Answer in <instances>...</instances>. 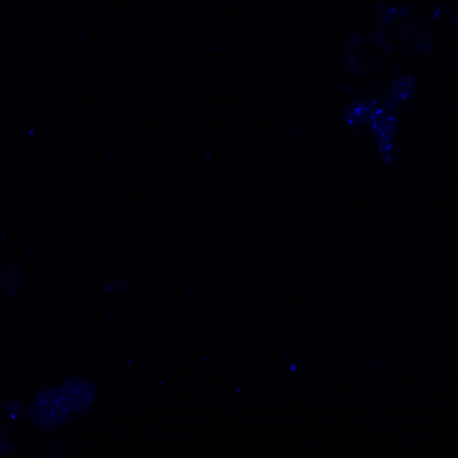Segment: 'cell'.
<instances>
[{"label":"cell","mask_w":458,"mask_h":458,"mask_svg":"<svg viewBox=\"0 0 458 458\" xmlns=\"http://www.w3.org/2000/svg\"><path fill=\"white\" fill-rule=\"evenodd\" d=\"M26 413L31 422L44 433L62 426L72 414L62 400L58 388L39 392Z\"/></svg>","instance_id":"6da1fadb"},{"label":"cell","mask_w":458,"mask_h":458,"mask_svg":"<svg viewBox=\"0 0 458 458\" xmlns=\"http://www.w3.org/2000/svg\"><path fill=\"white\" fill-rule=\"evenodd\" d=\"M58 390L62 400L72 414L87 409L96 396L95 385L88 379L81 377L65 379L58 387Z\"/></svg>","instance_id":"7a4b0ae2"},{"label":"cell","mask_w":458,"mask_h":458,"mask_svg":"<svg viewBox=\"0 0 458 458\" xmlns=\"http://www.w3.org/2000/svg\"><path fill=\"white\" fill-rule=\"evenodd\" d=\"M369 123L372 134L378 141L392 140L393 135L398 129L397 119L381 108L373 110Z\"/></svg>","instance_id":"3957f363"},{"label":"cell","mask_w":458,"mask_h":458,"mask_svg":"<svg viewBox=\"0 0 458 458\" xmlns=\"http://www.w3.org/2000/svg\"><path fill=\"white\" fill-rule=\"evenodd\" d=\"M22 268L18 264L11 263L5 266L1 273V296L4 301L13 300L22 280Z\"/></svg>","instance_id":"277c9868"},{"label":"cell","mask_w":458,"mask_h":458,"mask_svg":"<svg viewBox=\"0 0 458 458\" xmlns=\"http://www.w3.org/2000/svg\"><path fill=\"white\" fill-rule=\"evenodd\" d=\"M378 101L375 100L351 103L345 111L346 122L350 126L360 125L369 122L373 110L378 108Z\"/></svg>","instance_id":"5b68a950"},{"label":"cell","mask_w":458,"mask_h":458,"mask_svg":"<svg viewBox=\"0 0 458 458\" xmlns=\"http://www.w3.org/2000/svg\"><path fill=\"white\" fill-rule=\"evenodd\" d=\"M416 90V78L412 76H403L396 78L391 84L389 92L391 97L397 99L400 102L411 100Z\"/></svg>","instance_id":"8992f818"},{"label":"cell","mask_w":458,"mask_h":458,"mask_svg":"<svg viewBox=\"0 0 458 458\" xmlns=\"http://www.w3.org/2000/svg\"><path fill=\"white\" fill-rule=\"evenodd\" d=\"M414 13V10L408 7L393 5V6L389 7L387 11L384 15L379 16L377 23H378V26H380L381 28H385L395 18L406 16H413Z\"/></svg>","instance_id":"52a82bcc"},{"label":"cell","mask_w":458,"mask_h":458,"mask_svg":"<svg viewBox=\"0 0 458 458\" xmlns=\"http://www.w3.org/2000/svg\"><path fill=\"white\" fill-rule=\"evenodd\" d=\"M65 456L64 446L55 441L48 443L43 452L39 453V457L42 458H63Z\"/></svg>","instance_id":"ba28073f"},{"label":"cell","mask_w":458,"mask_h":458,"mask_svg":"<svg viewBox=\"0 0 458 458\" xmlns=\"http://www.w3.org/2000/svg\"><path fill=\"white\" fill-rule=\"evenodd\" d=\"M3 410L6 412L11 419H16L20 415L24 414L25 410L23 409L22 404L18 401H3L2 403Z\"/></svg>","instance_id":"9c48e42d"},{"label":"cell","mask_w":458,"mask_h":458,"mask_svg":"<svg viewBox=\"0 0 458 458\" xmlns=\"http://www.w3.org/2000/svg\"><path fill=\"white\" fill-rule=\"evenodd\" d=\"M433 44V34L430 31H427L418 38H416V48L422 53L428 54L431 50Z\"/></svg>","instance_id":"30bf717a"},{"label":"cell","mask_w":458,"mask_h":458,"mask_svg":"<svg viewBox=\"0 0 458 458\" xmlns=\"http://www.w3.org/2000/svg\"><path fill=\"white\" fill-rule=\"evenodd\" d=\"M346 57L347 61H349V65L346 70V72L352 71H354V73L356 74V77H362L363 76V69H364V62L360 61L358 58L355 56V55H349V54L346 55Z\"/></svg>","instance_id":"8fae6325"},{"label":"cell","mask_w":458,"mask_h":458,"mask_svg":"<svg viewBox=\"0 0 458 458\" xmlns=\"http://www.w3.org/2000/svg\"><path fill=\"white\" fill-rule=\"evenodd\" d=\"M392 148H393L392 140L378 141V151L381 154L382 160H384L385 163H391L392 161V156H391Z\"/></svg>","instance_id":"7c38bea8"},{"label":"cell","mask_w":458,"mask_h":458,"mask_svg":"<svg viewBox=\"0 0 458 458\" xmlns=\"http://www.w3.org/2000/svg\"><path fill=\"white\" fill-rule=\"evenodd\" d=\"M106 286L109 291L119 293L128 288V282L124 279H111L106 282Z\"/></svg>","instance_id":"4fadbf2b"},{"label":"cell","mask_w":458,"mask_h":458,"mask_svg":"<svg viewBox=\"0 0 458 458\" xmlns=\"http://www.w3.org/2000/svg\"><path fill=\"white\" fill-rule=\"evenodd\" d=\"M363 44V37L359 32H353L347 39V44L349 48H359Z\"/></svg>","instance_id":"5bb4252c"},{"label":"cell","mask_w":458,"mask_h":458,"mask_svg":"<svg viewBox=\"0 0 458 458\" xmlns=\"http://www.w3.org/2000/svg\"><path fill=\"white\" fill-rule=\"evenodd\" d=\"M385 39H386V36H385V32L382 31L380 29L374 30L372 32L371 38H370L371 42L376 46H382V45L385 44Z\"/></svg>","instance_id":"9a60e30c"},{"label":"cell","mask_w":458,"mask_h":458,"mask_svg":"<svg viewBox=\"0 0 458 458\" xmlns=\"http://www.w3.org/2000/svg\"><path fill=\"white\" fill-rule=\"evenodd\" d=\"M406 32L413 38H418L420 36V26L416 22H411L406 27Z\"/></svg>","instance_id":"2e32d148"},{"label":"cell","mask_w":458,"mask_h":458,"mask_svg":"<svg viewBox=\"0 0 458 458\" xmlns=\"http://www.w3.org/2000/svg\"><path fill=\"white\" fill-rule=\"evenodd\" d=\"M14 449L12 445L10 444L3 436L1 437V455H6V454H14Z\"/></svg>","instance_id":"e0dca14e"},{"label":"cell","mask_w":458,"mask_h":458,"mask_svg":"<svg viewBox=\"0 0 458 458\" xmlns=\"http://www.w3.org/2000/svg\"><path fill=\"white\" fill-rule=\"evenodd\" d=\"M390 5H388L387 3L385 2V1H378L373 4V10L376 14H378L379 16H382L387 11L388 9H389Z\"/></svg>","instance_id":"ac0fdd59"},{"label":"cell","mask_w":458,"mask_h":458,"mask_svg":"<svg viewBox=\"0 0 458 458\" xmlns=\"http://www.w3.org/2000/svg\"><path fill=\"white\" fill-rule=\"evenodd\" d=\"M400 103L401 102L397 99H395L394 97H391L385 102V109L389 112H393L395 109H397Z\"/></svg>","instance_id":"d6986e66"},{"label":"cell","mask_w":458,"mask_h":458,"mask_svg":"<svg viewBox=\"0 0 458 458\" xmlns=\"http://www.w3.org/2000/svg\"><path fill=\"white\" fill-rule=\"evenodd\" d=\"M431 71H432V73L434 74L436 77H439V75H440V71H439V69L434 67L431 69Z\"/></svg>","instance_id":"ffe728a7"},{"label":"cell","mask_w":458,"mask_h":458,"mask_svg":"<svg viewBox=\"0 0 458 458\" xmlns=\"http://www.w3.org/2000/svg\"><path fill=\"white\" fill-rule=\"evenodd\" d=\"M451 19H452V22L458 23V15H457V14H454V15H452V17H451Z\"/></svg>","instance_id":"44dd1931"},{"label":"cell","mask_w":458,"mask_h":458,"mask_svg":"<svg viewBox=\"0 0 458 458\" xmlns=\"http://www.w3.org/2000/svg\"><path fill=\"white\" fill-rule=\"evenodd\" d=\"M392 49H393V46L391 44H388L387 48H386V50H387L388 52H391Z\"/></svg>","instance_id":"7402d4cb"},{"label":"cell","mask_w":458,"mask_h":458,"mask_svg":"<svg viewBox=\"0 0 458 458\" xmlns=\"http://www.w3.org/2000/svg\"><path fill=\"white\" fill-rule=\"evenodd\" d=\"M295 369H296L295 366H293V367H292V371H295Z\"/></svg>","instance_id":"603a6c76"}]
</instances>
